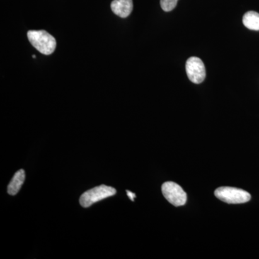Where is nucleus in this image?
<instances>
[{"label": "nucleus", "mask_w": 259, "mask_h": 259, "mask_svg": "<svg viewBox=\"0 0 259 259\" xmlns=\"http://www.w3.org/2000/svg\"><path fill=\"white\" fill-rule=\"evenodd\" d=\"M27 35L32 47L44 55H51L55 51V37L46 30H29Z\"/></svg>", "instance_id": "f257e3e1"}, {"label": "nucleus", "mask_w": 259, "mask_h": 259, "mask_svg": "<svg viewBox=\"0 0 259 259\" xmlns=\"http://www.w3.org/2000/svg\"><path fill=\"white\" fill-rule=\"evenodd\" d=\"M214 195L228 204H243L250 201V194L246 191L231 187H221L214 191Z\"/></svg>", "instance_id": "f03ea898"}, {"label": "nucleus", "mask_w": 259, "mask_h": 259, "mask_svg": "<svg viewBox=\"0 0 259 259\" xmlns=\"http://www.w3.org/2000/svg\"><path fill=\"white\" fill-rule=\"evenodd\" d=\"M117 192L115 188L106 185H100L82 194L79 199L80 204L83 207H89L99 201L115 195Z\"/></svg>", "instance_id": "7ed1b4c3"}, {"label": "nucleus", "mask_w": 259, "mask_h": 259, "mask_svg": "<svg viewBox=\"0 0 259 259\" xmlns=\"http://www.w3.org/2000/svg\"><path fill=\"white\" fill-rule=\"evenodd\" d=\"M161 191L165 198L174 206L180 207L185 205L187 202V194L182 187L175 182H165L162 185Z\"/></svg>", "instance_id": "20e7f679"}, {"label": "nucleus", "mask_w": 259, "mask_h": 259, "mask_svg": "<svg viewBox=\"0 0 259 259\" xmlns=\"http://www.w3.org/2000/svg\"><path fill=\"white\" fill-rule=\"evenodd\" d=\"M187 76L192 82L201 83L205 79L206 70L203 61L199 58L191 57L186 62Z\"/></svg>", "instance_id": "39448f33"}, {"label": "nucleus", "mask_w": 259, "mask_h": 259, "mask_svg": "<svg viewBox=\"0 0 259 259\" xmlns=\"http://www.w3.org/2000/svg\"><path fill=\"white\" fill-rule=\"evenodd\" d=\"M134 8L133 0H113L111 3V10L117 16L122 18L128 17Z\"/></svg>", "instance_id": "423d86ee"}, {"label": "nucleus", "mask_w": 259, "mask_h": 259, "mask_svg": "<svg viewBox=\"0 0 259 259\" xmlns=\"http://www.w3.org/2000/svg\"><path fill=\"white\" fill-rule=\"evenodd\" d=\"M25 180V173L23 169H20L15 174L11 182L8 185V192L10 195L18 193Z\"/></svg>", "instance_id": "0eeeda50"}, {"label": "nucleus", "mask_w": 259, "mask_h": 259, "mask_svg": "<svg viewBox=\"0 0 259 259\" xmlns=\"http://www.w3.org/2000/svg\"><path fill=\"white\" fill-rule=\"evenodd\" d=\"M243 23L247 28L251 30H259V13L254 11L247 12L243 18Z\"/></svg>", "instance_id": "6e6552de"}, {"label": "nucleus", "mask_w": 259, "mask_h": 259, "mask_svg": "<svg viewBox=\"0 0 259 259\" xmlns=\"http://www.w3.org/2000/svg\"><path fill=\"white\" fill-rule=\"evenodd\" d=\"M178 0H161L160 4L162 10L165 12H170L176 8Z\"/></svg>", "instance_id": "1a4fd4ad"}, {"label": "nucleus", "mask_w": 259, "mask_h": 259, "mask_svg": "<svg viewBox=\"0 0 259 259\" xmlns=\"http://www.w3.org/2000/svg\"><path fill=\"white\" fill-rule=\"evenodd\" d=\"M126 192H127V196H128L130 199L134 202V199L136 197V194L133 193V192H130L128 190L126 191Z\"/></svg>", "instance_id": "9d476101"}, {"label": "nucleus", "mask_w": 259, "mask_h": 259, "mask_svg": "<svg viewBox=\"0 0 259 259\" xmlns=\"http://www.w3.org/2000/svg\"><path fill=\"white\" fill-rule=\"evenodd\" d=\"M32 58H33V59H35V55L32 56Z\"/></svg>", "instance_id": "9b49d317"}]
</instances>
